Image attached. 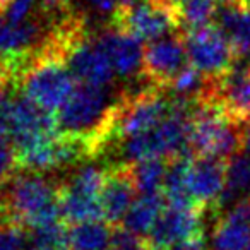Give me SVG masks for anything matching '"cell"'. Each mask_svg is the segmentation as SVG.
Returning a JSON list of instances; mask_svg holds the SVG:
<instances>
[{
  "instance_id": "cell-1",
  "label": "cell",
  "mask_w": 250,
  "mask_h": 250,
  "mask_svg": "<svg viewBox=\"0 0 250 250\" xmlns=\"http://www.w3.org/2000/svg\"><path fill=\"white\" fill-rule=\"evenodd\" d=\"M115 106L108 87L77 84L55 115L59 134L84 143L94 156L113 139Z\"/></svg>"
},
{
  "instance_id": "cell-2",
  "label": "cell",
  "mask_w": 250,
  "mask_h": 250,
  "mask_svg": "<svg viewBox=\"0 0 250 250\" xmlns=\"http://www.w3.org/2000/svg\"><path fill=\"white\" fill-rule=\"evenodd\" d=\"M16 79H19L22 96L50 113L59 111L77 86L63 57L50 40L19 62Z\"/></svg>"
},
{
  "instance_id": "cell-3",
  "label": "cell",
  "mask_w": 250,
  "mask_h": 250,
  "mask_svg": "<svg viewBox=\"0 0 250 250\" xmlns=\"http://www.w3.org/2000/svg\"><path fill=\"white\" fill-rule=\"evenodd\" d=\"M5 216L21 226H38L57 223L60 216L59 187L40 173H21L9 182L5 195Z\"/></svg>"
},
{
  "instance_id": "cell-4",
  "label": "cell",
  "mask_w": 250,
  "mask_h": 250,
  "mask_svg": "<svg viewBox=\"0 0 250 250\" xmlns=\"http://www.w3.org/2000/svg\"><path fill=\"white\" fill-rule=\"evenodd\" d=\"M243 130L216 104L199 103L190 127L192 154L228 161L243 147Z\"/></svg>"
},
{
  "instance_id": "cell-5",
  "label": "cell",
  "mask_w": 250,
  "mask_h": 250,
  "mask_svg": "<svg viewBox=\"0 0 250 250\" xmlns=\"http://www.w3.org/2000/svg\"><path fill=\"white\" fill-rule=\"evenodd\" d=\"M170 115V100L158 89H146L117 101L113 120L115 139H130L149 132Z\"/></svg>"
},
{
  "instance_id": "cell-6",
  "label": "cell",
  "mask_w": 250,
  "mask_h": 250,
  "mask_svg": "<svg viewBox=\"0 0 250 250\" xmlns=\"http://www.w3.org/2000/svg\"><path fill=\"white\" fill-rule=\"evenodd\" d=\"M184 40L188 63L209 79H218L235 65V48L216 24L187 31Z\"/></svg>"
},
{
  "instance_id": "cell-7",
  "label": "cell",
  "mask_w": 250,
  "mask_h": 250,
  "mask_svg": "<svg viewBox=\"0 0 250 250\" xmlns=\"http://www.w3.org/2000/svg\"><path fill=\"white\" fill-rule=\"evenodd\" d=\"M115 26L136 36L139 42H156L180 26L177 9L160 0H146L134 9L115 14Z\"/></svg>"
},
{
  "instance_id": "cell-8",
  "label": "cell",
  "mask_w": 250,
  "mask_h": 250,
  "mask_svg": "<svg viewBox=\"0 0 250 250\" xmlns=\"http://www.w3.org/2000/svg\"><path fill=\"white\" fill-rule=\"evenodd\" d=\"M201 103H212L231 122L242 127L250 125V65H233L218 79Z\"/></svg>"
},
{
  "instance_id": "cell-9",
  "label": "cell",
  "mask_w": 250,
  "mask_h": 250,
  "mask_svg": "<svg viewBox=\"0 0 250 250\" xmlns=\"http://www.w3.org/2000/svg\"><path fill=\"white\" fill-rule=\"evenodd\" d=\"M188 65L185 40L178 35L151 42L144 50L143 74L154 87H168Z\"/></svg>"
},
{
  "instance_id": "cell-10",
  "label": "cell",
  "mask_w": 250,
  "mask_h": 250,
  "mask_svg": "<svg viewBox=\"0 0 250 250\" xmlns=\"http://www.w3.org/2000/svg\"><path fill=\"white\" fill-rule=\"evenodd\" d=\"M59 136L57 118L50 111L36 106L28 98H12L9 113V139L16 147L33 141Z\"/></svg>"
},
{
  "instance_id": "cell-11",
  "label": "cell",
  "mask_w": 250,
  "mask_h": 250,
  "mask_svg": "<svg viewBox=\"0 0 250 250\" xmlns=\"http://www.w3.org/2000/svg\"><path fill=\"white\" fill-rule=\"evenodd\" d=\"M202 209L201 208H173L168 206L147 235V243L154 250H168L195 235H201Z\"/></svg>"
},
{
  "instance_id": "cell-12",
  "label": "cell",
  "mask_w": 250,
  "mask_h": 250,
  "mask_svg": "<svg viewBox=\"0 0 250 250\" xmlns=\"http://www.w3.org/2000/svg\"><path fill=\"white\" fill-rule=\"evenodd\" d=\"M96 40L110 59L111 67L118 77L130 79L143 72L144 48L136 36L115 26L101 31Z\"/></svg>"
},
{
  "instance_id": "cell-13",
  "label": "cell",
  "mask_w": 250,
  "mask_h": 250,
  "mask_svg": "<svg viewBox=\"0 0 250 250\" xmlns=\"http://www.w3.org/2000/svg\"><path fill=\"white\" fill-rule=\"evenodd\" d=\"M136 192L129 163L110 168L106 171V182L101 190L100 204L103 219L108 225L115 226L122 223L130 206L136 201Z\"/></svg>"
},
{
  "instance_id": "cell-14",
  "label": "cell",
  "mask_w": 250,
  "mask_h": 250,
  "mask_svg": "<svg viewBox=\"0 0 250 250\" xmlns=\"http://www.w3.org/2000/svg\"><path fill=\"white\" fill-rule=\"evenodd\" d=\"M225 185L226 161L209 156H194L190 167V195L199 208H218Z\"/></svg>"
},
{
  "instance_id": "cell-15",
  "label": "cell",
  "mask_w": 250,
  "mask_h": 250,
  "mask_svg": "<svg viewBox=\"0 0 250 250\" xmlns=\"http://www.w3.org/2000/svg\"><path fill=\"white\" fill-rule=\"evenodd\" d=\"M214 250L250 249V197H243L226 209L212 229Z\"/></svg>"
},
{
  "instance_id": "cell-16",
  "label": "cell",
  "mask_w": 250,
  "mask_h": 250,
  "mask_svg": "<svg viewBox=\"0 0 250 250\" xmlns=\"http://www.w3.org/2000/svg\"><path fill=\"white\" fill-rule=\"evenodd\" d=\"M214 21L228 36L236 55L245 57L250 52V7L242 0H218Z\"/></svg>"
},
{
  "instance_id": "cell-17",
  "label": "cell",
  "mask_w": 250,
  "mask_h": 250,
  "mask_svg": "<svg viewBox=\"0 0 250 250\" xmlns=\"http://www.w3.org/2000/svg\"><path fill=\"white\" fill-rule=\"evenodd\" d=\"M42 26L38 22L26 21L14 24L0 19V57L7 60H22L33 53V46L42 38Z\"/></svg>"
},
{
  "instance_id": "cell-18",
  "label": "cell",
  "mask_w": 250,
  "mask_h": 250,
  "mask_svg": "<svg viewBox=\"0 0 250 250\" xmlns=\"http://www.w3.org/2000/svg\"><path fill=\"white\" fill-rule=\"evenodd\" d=\"M165 204L167 201L163 194L139 195L127 211L125 218L122 219V226L141 238H147L151 229L160 219L161 212L165 211Z\"/></svg>"
},
{
  "instance_id": "cell-19",
  "label": "cell",
  "mask_w": 250,
  "mask_h": 250,
  "mask_svg": "<svg viewBox=\"0 0 250 250\" xmlns=\"http://www.w3.org/2000/svg\"><path fill=\"white\" fill-rule=\"evenodd\" d=\"M194 158H178L168 161L163 195L168 206L173 208H199L190 195V167Z\"/></svg>"
},
{
  "instance_id": "cell-20",
  "label": "cell",
  "mask_w": 250,
  "mask_h": 250,
  "mask_svg": "<svg viewBox=\"0 0 250 250\" xmlns=\"http://www.w3.org/2000/svg\"><path fill=\"white\" fill-rule=\"evenodd\" d=\"M60 216L70 225H79L87 221H100L103 218L100 199L81 195L69 190L63 185L59 187Z\"/></svg>"
},
{
  "instance_id": "cell-21",
  "label": "cell",
  "mask_w": 250,
  "mask_h": 250,
  "mask_svg": "<svg viewBox=\"0 0 250 250\" xmlns=\"http://www.w3.org/2000/svg\"><path fill=\"white\" fill-rule=\"evenodd\" d=\"M113 226L106 221H87L69 228V250H110Z\"/></svg>"
},
{
  "instance_id": "cell-22",
  "label": "cell",
  "mask_w": 250,
  "mask_h": 250,
  "mask_svg": "<svg viewBox=\"0 0 250 250\" xmlns=\"http://www.w3.org/2000/svg\"><path fill=\"white\" fill-rule=\"evenodd\" d=\"M250 192V156L236 153L226 161V185L218 202V208L235 204L236 197Z\"/></svg>"
},
{
  "instance_id": "cell-23",
  "label": "cell",
  "mask_w": 250,
  "mask_h": 250,
  "mask_svg": "<svg viewBox=\"0 0 250 250\" xmlns=\"http://www.w3.org/2000/svg\"><path fill=\"white\" fill-rule=\"evenodd\" d=\"M132 180L136 190L141 195L163 194L165 180L168 173V161L154 158V160H143L136 163H129Z\"/></svg>"
},
{
  "instance_id": "cell-24",
  "label": "cell",
  "mask_w": 250,
  "mask_h": 250,
  "mask_svg": "<svg viewBox=\"0 0 250 250\" xmlns=\"http://www.w3.org/2000/svg\"><path fill=\"white\" fill-rule=\"evenodd\" d=\"M26 250H69V229L60 221L33 228Z\"/></svg>"
},
{
  "instance_id": "cell-25",
  "label": "cell",
  "mask_w": 250,
  "mask_h": 250,
  "mask_svg": "<svg viewBox=\"0 0 250 250\" xmlns=\"http://www.w3.org/2000/svg\"><path fill=\"white\" fill-rule=\"evenodd\" d=\"M218 0H185L177 7L178 22L187 31L208 26L214 19Z\"/></svg>"
},
{
  "instance_id": "cell-26",
  "label": "cell",
  "mask_w": 250,
  "mask_h": 250,
  "mask_svg": "<svg viewBox=\"0 0 250 250\" xmlns=\"http://www.w3.org/2000/svg\"><path fill=\"white\" fill-rule=\"evenodd\" d=\"M106 171L108 170L98 167H83L69 178L67 184H63V187L76 194L100 199L104 182H106Z\"/></svg>"
},
{
  "instance_id": "cell-27",
  "label": "cell",
  "mask_w": 250,
  "mask_h": 250,
  "mask_svg": "<svg viewBox=\"0 0 250 250\" xmlns=\"http://www.w3.org/2000/svg\"><path fill=\"white\" fill-rule=\"evenodd\" d=\"M26 242L24 226L9 219L0 223V250H26Z\"/></svg>"
},
{
  "instance_id": "cell-28",
  "label": "cell",
  "mask_w": 250,
  "mask_h": 250,
  "mask_svg": "<svg viewBox=\"0 0 250 250\" xmlns=\"http://www.w3.org/2000/svg\"><path fill=\"white\" fill-rule=\"evenodd\" d=\"M18 165V151L12 141L0 139V185L9 184L16 177Z\"/></svg>"
},
{
  "instance_id": "cell-29",
  "label": "cell",
  "mask_w": 250,
  "mask_h": 250,
  "mask_svg": "<svg viewBox=\"0 0 250 250\" xmlns=\"http://www.w3.org/2000/svg\"><path fill=\"white\" fill-rule=\"evenodd\" d=\"M40 2L42 0H11V4L4 14V19L9 22H14V24L26 22L29 16L35 12V9H40Z\"/></svg>"
},
{
  "instance_id": "cell-30",
  "label": "cell",
  "mask_w": 250,
  "mask_h": 250,
  "mask_svg": "<svg viewBox=\"0 0 250 250\" xmlns=\"http://www.w3.org/2000/svg\"><path fill=\"white\" fill-rule=\"evenodd\" d=\"M110 250H151V247L146 238H141L122 228L113 233Z\"/></svg>"
},
{
  "instance_id": "cell-31",
  "label": "cell",
  "mask_w": 250,
  "mask_h": 250,
  "mask_svg": "<svg viewBox=\"0 0 250 250\" xmlns=\"http://www.w3.org/2000/svg\"><path fill=\"white\" fill-rule=\"evenodd\" d=\"M7 84H0V139L9 137V113H11L12 98L5 91Z\"/></svg>"
},
{
  "instance_id": "cell-32",
  "label": "cell",
  "mask_w": 250,
  "mask_h": 250,
  "mask_svg": "<svg viewBox=\"0 0 250 250\" xmlns=\"http://www.w3.org/2000/svg\"><path fill=\"white\" fill-rule=\"evenodd\" d=\"M168 250H206V242L201 235H195L192 238H187L180 243H175L173 247H170Z\"/></svg>"
},
{
  "instance_id": "cell-33",
  "label": "cell",
  "mask_w": 250,
  "mask_h": 250,
  "mask_svg": "<svg viewBox=\"0 0 250 250\" xmlns=\"http://www.w3.org/2000/svg\"><path fill=\"white\" fill-rule=\"evenodd\" d=\"M12 79V70L9 65L7 59H2L0 57V84H7Z\"/></svg>"
},
{
  "instance_id": "cell-34",
  "label": "cell",
  "mask_w": 250,
  "mask_h": 250,
  "mask_svg": "<svg viewBox=\"0 0 250 250\" xmlns=\"http://www.w3.org/2000/svg\"><path fill=\"white\" fill-rule=\"evenodd\" d=\"M118 2V11L117 12H124V11H129V9H134L136 5L143 4L146 0H117Z\"/></svg>"
},
{
  "instance_id": "cell-35",
  "label": "cell",
  "mask_w": 250,
  "mask_h": 250,
  "mask_svg": "<svg viewBox=\"0 0 250 250\" xmlns=\"http://www.w3.org/2000/svg\"><path fill=\"white\" fill-rule=\"evenodd\" d=\"M243 149H245L247 154L250 156V125L243 130Z\"/></svg>"
},
{
  "instance_id": "cell-36",
  "label": "cell",
  "mask_w": 250,
  "mask_h": 250,
  "mask_svg": "<svg viewBox=\"0 0 250 250\" xmlns=\"http://www.w3.org/2000/svg\"><path fill=\"white\" fill-rule=\"evenodd\" d=\"M160 2H163V4H167V5H170V7L177 9L178 5L182 4V2H185V0H160Z\"/></svg>"
},
{
  "instance_id": "cell-37",
  "label": "cell",
  "mask_w": 250,
  "mask_h": 250,
  "mask_svg": "<svg viewBox=\"0 0 250 250\" xmlns=\"http://www.w3.org/2000/svg\"><path fill=\"white\" fill-rule=\"evenodd\" d=\"M9 4H11V0H0V18L5 14V11H7Z\"/></svg>"
},
{
  "instance_id": "cell-38",
  "label": "cell",
  "mask_w": 250,
  "mask_h": 250,
  "mask_svg": "<svg viewBox=\"0 0 250 250\" xmlns=\"http://www.w3.org/2000/svg\"><path fill=\"white\" fill-rule=\"evenodd\" d=\"M5 197H2L0 195V223H2V219H4V214H5Z\"/></svg>"
},
{
  "instance_id": "cell-39",
  "label": "cell",
  "mask_w": 250,
  "mask_h": 250,
  "mask_svg": "<svg viewBox=\"0 0 250 250\" xmlns=\"http://www.w3.org/2000/svg\"><path fill=\"white\" fill-rule=\"evenodd\" d=\"M242 4L247 5V7H250V0H242Z\"/></svg>"
}]
</instances>
